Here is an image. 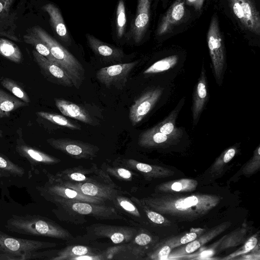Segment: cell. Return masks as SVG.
<instances>
[{
  "mask_svg": "<svg viewBox=\"0 0 260 260\" xmlns=\"http://www.w3.org/2000/svg\"><path fill=\"white\" fill-rule=\"evenodd\" d=\"M219 196L197 194L190 196H161L139 200L149 208L158 213L187 220L204 216L220 202Z\"/></svg>",
  "mask_w": 260,
  "mask_h": 260,
  "instance_id": "cell-1",
  "label": "cell"
},
{
  "mask_svg": "<svg viewBox=\"0 0 260 260\" xmlns=\"http://www.w3.org/2000/svg\"><path fill=\"white\" fill-rule=\"evenodd\" d=\"M9 232L21 235L70 240L73 235L52 220L39 215H12L5 224Z\"/></svg>",
  "mask_w": 260,
  "mask_h": 260,
  "instance_id": "cell-2",
  "label": "cell"
},
{
  "mask_svg": "<svg viewBox=\"0 0 260 260\" xmlns=\"http://www.w3.org/2000/svg\"><path fill=\"white\" fill-rule=\"evenodd\" d=\"M32 30V33L48 47L58 65L66 72L74 86L79 88L85 78V70L81 63L42 28L35 26Z\"/></svg>",
  "mask_w": 260,
  "mask_h": 260,
  "instance_id": "cell-3",
  "label": "cell"
},
{
  "mask_svg": "<svg viewBox=\"0 0 260 260\" xmlns=\"http://www.w3.org/2000/svg\"><path fill=\"white\" fill-rule=\"evenodd\" d=\"M43 186H37L40 194L53 204L68 201L105 204L106 200L84 195L78 191L64 186L50 177Z\"/></svg>",
  "mask_w": 260,
  "mask_h": 260,
  "instance_id": "cell-4",
  "label": "cell"
},
{
  "mask_svg": "<svg viewBox=\"0 0 260 260\" xmlns=\"http://www.w3.org/2000/svg\"><path fill=\"white\" fill-rule=\"evenodd\" d=\"M58 207L74 215H87L101 220H121L128 221L114 207L105 204L79 201H63L55 204Z\"/></svg>",
  "mask_w": 260,
  "mask_h": 260,
  "instance_id": "cell-5",
  "label": "cell"
},
{
  "mask_svg": "<svg viewBox=\"0 0 260 260\" xmlns=\"http://www.w3.org/2000/svg\"><path fill=\"white\" fill-rule=\"evenodd\" d=\"M59 183L84 195L104 199L107 201H112L117 194L122 192L103 171L96 178L85 182Z\"/></svg>",
  "mask_w": 260,
  "mask_h": 260,
  "instance_id": "cell-6",
  "label": "cell"
},
{
  "mask_svg": "<svg viewBox=\"0 0 260 260\" xmlns=\"http://www.w3.org/2000/svg\"><path fill=\"white\" fill-rule=\"evenodd\" d=\"M207 41L215 78L219 84L225 69V56L223 43L216 15L213 16L211 20Z\"/></svg>",
  "mask_w": 260,
  "mask_h": 260,
  "instance_id": "cell-7",
  "label": "cell"
},
{
  "mask_svg": "<svg viewBox=\"0 0 260 260\" xmlns=\"http://www.w3.org/2000/svg\"><path fill=\"white\" fill-rule=\"evenodd\" d=\"M47 142L53 148L75 159H92L99 151L96 146L69 138H50Z\"/></svg>",
  "mask_w": 260,
  "mask_h": 260,
  "instance_id": "cell-8",
  "label": "cell"
},
{
  "mask_svg": "<svg viewBox=\"0 0 260 260\" xmlns=\"http://www.w3.org/2000/svg\"><path fill=\"white\" fill-rule=\"evenodd\" d=\"M57 245V243L53 242L13 237L0 231V250L2 251L23 254Z\"/></svg>",
  "mask_w": 260,
  "mask_h": 260,
  "instance_id": "cell-9",
  "label": "cell"
},
{
  "mask_svg": "<svg viewBox=\"0 0 260 260\" xmlns=\"http://www.w3.org/2000/svg\"><path fill=\"white\" fill-rule=\"evenodd\" d=\"M233 13L250 31L260 35V17L251 0H227Z\"/></svg>",
  "mask_w": 260,
  "mask_h": 260,
  "instance_id": "cell-10",
  "label": "cell"
},
{
  "mask_svg": "<svg viewBox=\"0 0 260 260\" xmlns=\"http://www.w3.org/2000/svg\"><path fill=\"white\" fill-rule=\"evenodd\" d=\"M87 230L91 236L98 238H109L114 244L128 242L137 233L133 227L100 223L93 224L87 227Z\"/></svg>",
  "mask_w": 260,
  "mask_h": 260,
  "instance_id": "cell-11",
  "label": "cell"
},
{
  "mask_svg": "<svg viewBox=\"0 0 260 260\" xmlns=\"http://www.w3.org/2000/svg\"><path fill=\"white\" fill-rule=\"evenodd\" d=\"M137 64L138 61H134L104 67L97 72L96 77L101 83L106 86L123 85Z\"/></svg>",
  "mask_w": 260,
  "mask_h": 260,
  "instance_id": "cell-12",
  "label": "cell"
},
{
  "mask_svg": "<svg viewBox=\"0 0 260 260\" xmlns=\"http://www.w3.org/2000/svg\"><path fill=\"white\" fill-rule=\"evenodd\" d=\"M162 91L159 88L149 90L143 93L131 106L129 118L132 125L140 122L149 113L159 99Z\"/></svg>",
  "mask_w": 260,
  "mask_h": 260,
  "instance_id": "cell-13",
  "label": "cell"
},
{
  "mask_svg": "<svg viewBox=\"0 0 260 260\" xmlns=\"http://www.w3.org/2000/svg\"><path fill=\"white\" fill-rule=\"evenodd\" d=\"M102 172L95 165L89 168L82 166L75 167L59 171L55 175L46 172L47 177L62 183H80L96 178Z\"/></svg>",
  "mask_w": 260,
  "mask_h": 260,
  "instance_id": "cell-14",
  "label": "cell"
},
{
  "mask_svg": "<svg viewBox=\"0 0 260 260\" xmlns=\"http://www.w3.org/2000/svg\"><path fill=\"white\" fill-rule=\"evenodd\" d=\"M32 54L41 72L50 81L65 87L74 86L70 78L60 66L49 61L36 50H33Z\"/></svg>",
  "mask_w": 260,
  "mask_h": 260,
  "instance_id": "cell-15",
  "label": "cell"
},
{
  "mask_svg": "<svg viewBox=\"0 0 260 260\" xmlns=\"http://www.w3.org/2000/svg\"><path fill=\"white\" fill-rule=\"evenodd\" d=\"M208 98V83L205 70L203 65L198 82L194 88L192 103L193 123L196 125Z\"/></svg>",
  "mask_w": 260,
  "mask_h": 260,
  "instance_id": "cell-16",
  "label": "cell"
},
{
  "mask_svg": "<svg viewBox=\"0 0 260 260\" xmlns=\"http://www.w3.org/2000/svg\"><path fill=\"white\" fill-rule=\"evenodd\" d=\"M151 0H138L132 32L136 43L141 42L149 21Z\"/></svg>",
  "mask_w": 260,
  "mask_h": 260,
  "instance_id": "cell-17",
  "label": "cell"
},
{
  "mask_svg": "<svg viewBox=\"0 0 260 260\" xmlns=\"http://www.w3.org/2000/svg\"><path fill=\"white\" fill-rule=\"evenodd\" d=\"M229 224H230V222L222 223V224L217 226L211 231L208 232V233H206L204 235L200 237L199 238L197 239H196L190 242L185 246L180 249H178L172 253L170 252L168 257L172 258L182 256V255L191 253L195 251L200 248L203 245L220 234L226 229L228 228V227Z\"/></svg>",
  "mask_w": 260,
  "mask_h": 260,
  "instance_id": "cell-18",
  "label": "cell"
},
{
  "mask_svg": "<svg viewBox=\"0 0 260 260\" xmlns=\"http://www.w3.org/2000/svg\"><path fill=\"white\" fill-rule=\"evenodd\" d=\"M185 0H176L163 17L157 30L159 36L168 32L183 19L185 14Z\"/></svg>",
  "mask_w": 260,
  "mask_h": 260,
  "instance_id": "cell-19",
  "label": "cell"
},
{
  "mask_svg": "<svg viewBox=\"0 0 260 260\" xmlns=\"http://www.w3.org/2000/svg\"><path fill=\"white\" fill-rule=\"evenodd\" d=\"M121 162L126 168L138 171L148 179L160 178L174 174V172L167 168L139 162L133 159H124Z\"/></svg>",
  "mask_w": 260,
  "mask_h": 260,
  "instance_id": "cell-20",
  "label": "cell"
},
{
  "mask_svg": "<svg viewBox=\"0 0 260 260\" xmlns=\"http://www.w3.org/2000/svg\"><path fill=\"white\" fill-rule=\"evenodd\" d=\"M57 109L64 116L85 124L94 125V120L89 113L80 106L62 99H54Z\"/></svg>",
  "mask_w": 260,
  "mask_h": 260,
  "instance_id": "cell-21",
  "label": "cell"
},
{
  "mask_svg": "<svg viewBox=\"0 0 260 260\" xmlns=\"http://www.w3.org/2000/svg\"><path fill=\"white\" fill-rule=\"evenodd\" d=\"M20 155L26 158L32 166L41 165H53L60 160L24 144H18L16 147Z\"/></svg>",
  "mask_w": 260,
  "mask_h": 260,
  "instance_id": "cell-22",
  "label": "cell"
},
{
  "mask_svg": "<svg viewBox=\"0 0 260 260\" xmlns=\"http://www.w3.org/2000/svg\"><path fill=\"white\" fill-rule=\"evenodd\" d=\"M86 38L92 50L103 58L109 61H120L123 57L121 50L104 43L92 35H87Z\"/></svg>",
  "mask_w": 260,
  "mask_h": 260,
  "instance_id": "cell-23",
  "label": "cell"
},
{
  "mask_svg": "<svg viewBox=\"0 0 260 260\" xmlns=\"http://www.w3.org/2000/svg\"><path fill=\"white\" fill-rule=\"evenodd\" d=\"M177 139L157 131L154 127L141 134L139 145L143 147L151 148L170 144Z\"/></svg>",
  "mask_w": 260,
  "mask_h": 260,
  "instance_id": "cell-24",
  "label": "cell"
},
{
  "mask_svg": "<svg viewBox=\"0 0 260 260\" xmlns=\"http://www.w3.org/2000/svg\"><path fill=\"white\" fill-rule=\"evenodd\" d=\"M42 9L48 14L53 27L58 36L67 41L69 39L68 31L58 9L52 4H46Z\"/></svg>",
  "mask_w": 260,
  "mask_h": 260,
  "instance_id": "cell-25",
  "label": "cell"
},
{
  "mask_svg": "<svg viewBox=\"0 0 260 260\" xmlns=\"http://www.w3.org/2000/svg\"><path fill=\"white\" fill-rule=\"evenodd\" d=\"M198 182L192 179H181L165 182L159 185L157 188L162 192H191L194 190Z\"/></svg>",
  "mask_w": 260,
  "mask_h": 260,
  "instance_id": "cell-26",
  "label": "cell"
},
{
  "mask_svg": "<svg viewBox=\"0 0 260 260\" xmlns=\"http://www.w3.org/2000/svg\"><path fill=\"white\" fill-rule=\"evenodd\" d=\"M95 249L84 245H74L58 251L52 260H72L73 258L86 254L100 253Z\"/></svg>",
  "mask_w": 260,
  "mask_h": 260,
  "instance_id": "cell-27",
  "label": "cell"
},
{
  "mask_svg": "<svg viewBox=\"0 0 260 260\" xmlns=\"http://www.w3.org/2000/svg\"><path fill=\"white\" fill-rule=\"evenodd\" d=\"M177 113L176 110L172 111L164 120L155 126L154 128L164 134L178 139L181 137L182 133L180 128L175 126Z\"/></svg>",
  "mask_w": 260,
  "mask_h": 260,
  "instance_id": "cell-28",
  "label": "cell"
},
{
  "mask_svg": "<svg viewBox=\"0 0 260 260\" xmlns=\"http://www.w3.org/2000/svg\"><path fill=\"white\" fill-rule=\"evenodd\" d=\"M0 55L15 63H19L22 54L18 47L11 41L0 39Z\"/></svg>",
  "mask_w": 260,
  "mask_h": 260,
  "instance_id": "cell-29",
  "label": "cell"
},
{
  "mask_svg": "<svg viewBox=\"0 0 260 260\" xmlns=\"http://www.w3.org/2000/svg\"><path fill=\"white\" fill-rule=\"evenodd\" d=\"M178 56L173 55L160 59L148 67L144 72V74L161 73L174 68L177 63Z\"/></svg>",
  "mask_w": 260,
  "mask_h": 260,
  "instance_id": "cell-30",
  "label": "cell"
},
{
  "mask_svg": "<svg viewBox=\"0 0 260 260\" xmlns=\"http://www.w3.org/2000/svg\"><path fill=\"white\" fill-rule=\"evenodd\" d=\"M28 104V103L8 94L0 103V118L9 117L11 112Z\"/></svg>",
  "mask_w": 260,
  "mask_h": 260,
  "instance_id": "cell-31",
  "label": "cell"
},
{
  "mask_svg": "<svg viewBox=\"0 0 260 260\" xmlns=\"http://www.w3.org/2000/svg\"><path fill=\"white\" fill-rule=\"evenodd\" d=\"M24 41L34 47L36 50L49 61L58 65L46 45L32 32L24 36Z\"/></svg>",
  "mask_w": 260,
  "mask_h": 260,
  "instance_id": "cell-32",
  "label": "cell"
},
{
  "mask_svg": "<svg viewBox=\"0 0 260 260\" xmlns=\"http://www.w3.org/2000/svg\"><path fill=\"white\" fill-rule=\"evenodd\" d=\"M24 173L22 168L15 164L0 153V177H21L24 174Z\"/></svg>",
  "mask_w": 260,
  "mask_h": 260,
  "instance_id": "cell-33",
  "label": "cell"
},
{
  "mask_svg": "<svg viewBox=\"0 0 260 260\" xmlns=\"http://www.w3.org/2000/svg\"><path fill=\"white\" fill-rule=\"evenodd\" d=\"M36 114L40 117L61 126L71 129H81L80 125L74 123L62 115L44 111H39Z\"/></svg>",
  "mask_w": 260,
  "mask_h": 260,
  "instance_id": "cell-34",
  "label": "cell"
},
{
  "mask_svg": "<svg viewBox=\"0 0 260 260\" xmlns=\"http://www.w3.org/2000/svg\"><path fill=\"white\" fill-rule=\"evenodd\" d=\"M122 192L117 194L112 202L117 207L128 213V214L135 217L140 218L141 214L136 206L131 201L122 195Z\"/></svg>",
  "mask_w": 260,
  "mask_h": 260,
  "instance_id": "cell-35",
  "label": "cell"
},
{
  "mask_svg": "<svg viewBox=\"0 0 260 260\" xmlns=\"http://www.w3.org/2000/svg\"><path fill=\"white\" fill-rule=\"evenodd\" d=\"M2 86L22 101L29 103L30 99L26 92L14 80L8 78L1 79Z\"/></svg>",
  "mask_w": 260,
  "mask_h": 260,
  "instance_id": "cell-36",
  "label": "cell"
},
{
  "mask_svg": "<svg viewBox=\"0 0 260 260\" xmlns=\"http://www.w3.org/2000/svg\"><path fill=\"white\" fill-rule=\"evenodd\" d=\"M117 34L118 38H121L124 31L126 23V16L124 4L123 0H119L117 7Z\"/></svg>",
  "mask_w": 260,
  "mask_h": 260,
  "instance_id": "cell-37",
  "label": "cell"
},
{
  "mask_svg": "<svg viewBox=\"0 0 260 260\" xmlns=\"http://www.w3.org/2000/svg\"><path fill=\"white\" fill-rule=\"evenodd\" d=\"M106 172L119 179L131 180L133 173L130 170L124 168L107 167Z\"/></svg>",
  "mask_w": 260,
  "mask_h": 260,
  "instance_id": "cell-38",
  "label": "cell"
},
{
  "mask_svg": "<svg viewBox=\"0 0 260 260\" xmlns=\"http://www.w3.org/2000/svg\"><path fill=\"white\" fill-rule=\"evenodd\" d=\"M197 236L198 234L197 233L190 232L186 234L180 239H179L178 237H175L168 240L166 243L170 245L172 249H173L180 245L189 243L196 239L197 238Z\"/></svg>",
  "mask_w": 260,
  "mask_h": 260,
  "instance_id": "cell-39",
  "label": "cell"
},
{
  "mask_svg": "<svg viewBox=\"0 0 260 260\" xmlns=\"http://www.w3.org/2000/svg\"><path fill=\"white\" fill-rule=\"evenodd\" d=\"M260 166V146L256 148L253 156L247 165L243 169L245 174H250L259 168Z\"/></svg>",
  "mask_w": 260,
  "mask_h": 260,
  "instance_id": "cell-40",
  "label": "cell"
},
{
  "mask_svg": "<svg viewBox=\"0 0 260 260\" xmlns=\"http://www.w3.org/2000/svg\"><path fill=\"white\" fill-rule=\"evenodd\" d=\"M172 248L169 245L166 244L161 248H157L155 251L149 255V257L152 259H165L168 257L171 252Z\"/></svg>",
  "mask_w": 260,
  "mask_h": 260,
  "instance_id": "cell-41",
  "label": "cell"
},
{
  "mask_svg": "<svg viewBox=\"0 0 260 260\" xmlns=\"http://www.w3.org/2000/svg\"><path fill=\"white\" fill-rule=\"evenodd\" d=\"M257 243V239L256 237L253 236L250 238L245 243L243 248L240 249L239 251H236V253H235L231 255H230V257H228L226 259H231L232 257H234L239 254L249 252L255 247Z\"/></svg>",
  "mask_w": 260,
  "mask_h": 260,
  "instance_id": "cell-42",
  "label": "cell"
},
{
  "mask_svg": "<svg viewBox=\"0 0 260 260\" xmlns=\"http://www.w3.org/2000/svg\"><path fill=\"white\" fill-rule=\"evenodd\" d=\"M151 241L152 238L150 235L145 233H140L136 234L135 238L134 237L132 243L140 246H145L151 243Z\"/></svg>",
  "mask_w": 260,
  "mask_h": 260,
  "instance_id": "cell-43",
  "label": "cell"
},
{
  "mask_svg": "<svg viewBox=\"0 0 260 260\" xmlns=\"http://www.w3.org/2000/svg\"><path fill=\"white\" fill-rule=\"evenodd\" d=\"M236 153V148L231 147L226 149L219 157L217 161H220V164H227L234 157Z\"/></svg>",
  "mask_w": 260,
  "mask_h": 260,
  "instance_id": "cell-44",
  "label": "cell"
},
{
  "mask_svg": "<svg viewBox=\"0 0 260 260\" xmlns=\"http://www.w3.org/2000/svg\"><path fill=\"white\" fill-rule=\"evenodd\" d=\"M204 0H186L187 3L193 6L196 9L200 10L202 6Z\"/></svg>",
  "mask_w": 260,
  "mask_h": 260,
  "instance_id": "cell-45",
  "label": "cell"
},
{
  "mask_svg": "<svg viewBox=\"0 0 260 260\" xmlns=\"http://www.w3.org/2000/svg\"><path fill=\"white\" fill-rule=\"evenodd\" d=\"M14 0H0V14L7 10Z\"/></svg>",
  "mask_w": 260,
  "mask_h": 260,
  "instance_id": "cell-46",
  "label": "cell"
},
{
  "mask_svg": "<svg viewBox=\"0 0 260 260\" xmlns=\"http://www.w3.org/2000/svg\"><path fill=\"white\" fill-rule=\"evenodd\" d=\"M8 93L5 92L4 90L0 89V103L7 96Z\"/></svg>",
  "mask_w": 260,
  "mask_h": 260,
  "instance_id": "cell-47",
  "label": "cell"
},
{
  "mask_svg": "<svg viewBox=\"0 0 260 260\" xmlns=\"http://www.w3.org/2000/svg\"><path fill=\"white\" fill-rule=\"evenodd\" d=\"M3 137V132L1 130H0V137Z\"/></svg>",
  "mask_w": 260,
  "mask_h": 260,
  "instance_id": "cell-48",
  "label": "cell"
}]
</instances>
